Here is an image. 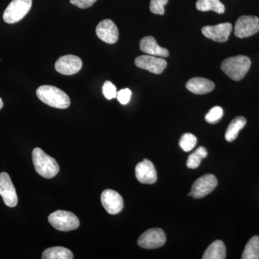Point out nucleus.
<instances>
[{
	"label": "nucleus",
	"mask_w": 259,
	"mask_h": 259,
	"mask_svg": "<svg viewBox=\"0 0 259 259\" xmlns=\"http://www.w3.org/2000/svg\"><path fill=\"white\" fill-rule=\"evenodd\" d=\"M32 158L35 171L44 178H53L58 175L60 170L57 161L44 152L41 148H34Z\"/></svg>",
	"instance_id": "obj_1"
},
{
	"label": "nucleus",
	"mask_w": 259,
	"mask_h": 259,
	"mask_svg": "<svg viewBox=\"0 0 259 259\" xmlns=\"http://www.w3.org/2000/svg\"><path fill=\"white\" fill-rule=\"evenodd\" d=\"M37 97L49 106L66 109L70 106L69 96L60 89L49 85H42L36 90Z\"/></svg>",
	"instance_id": "obj_2"
},
{
	"label": "nucleus",
	"mask_w": 259,
	"mask_h": 259,
	"mask_svg": "<svg viewBox=\"0 0 259 259\" xmlns=\"http://www.w3.org/2000/svg\"><path fill=\"white\" fill-rule=\"evenodd\" d=\"M251 65L249 58L236 56L225 59L221 64V69L231 79L240 81L248 73Z\"/></svg>",
	"instance_id": "obj_3"
},
{
	"label": "nucleus",
	"mask_w": 259,
	"mask_h": 259,
	"mask_svg": "<svg viewBox=\"0 0 259 259\" xmlns=\"http://www.w3.org/2000/svg\"><path fill=\"white\" fill-rule=\"evenodd\" d=\"M49 222L58 231L68 232L79 228V218L69 211L57 210L49 216Z\"/></svg>",
	"instance_id": "obj_4"
},
{
	"label": "nucleus",
	"mask_w": 259,
	"mask_h": 259,
	"mask_svg": "<svg viewBox=\"0 0 259 259\" xmlns=\"http://www.w3.org/2000/svg\"><path fill=\"white\" fill-rule=\"evenodd\" d=\"M32 3V0H13L5 10L3 20L8 24L18 23L31 9Z\"/></svg>",
	"instance_id": "obj_5"
},
{
	"label": "nucleus",
	"mask_w": 259,
	"mask_h": 259,
	"mask_svg": "<svg viewBox=\"0 0 259 259\" xmlns=\"http://www.w3.org/2000/svg\"><path fill=\"white\" fill-rule=\"evenodd\" d=\"M164 232L161 228H151L144 232L138 240V244L145 249H156L166 243Z\"/></svg>",
	"instance_id": "obj_6"
},
{
	"label": "nucleus",
	"mask_w": 259,
	"mask_h": 259,
	"mask_svg": "<svg viewBox=\"0 0 259 259\" xmlns=\"http://www.w3.org/2000/svg\"><path fill=\"white\" fill-rule=\"evenodd\" d=\"M218 180L213 175H205L194 182L191 196L195 199L203 198L217 187Z\"/></svg>",
	"instance_id": "obj_7"
},
{
	"label": "nucleus",
	"mask_w": 259,
	"mask_h": 259,
	"mask_svg": "<svg viewBox=\"0 0 259 259\" xmlns=\"http://www.w3.org/2000/svg\"><path fill=\"white\" fill-rule=\"evenodd\" d=\"M259 31V18L255 16L240 17L235 25V35L240 38L250 37Z\"/></svg>",
	"instance_id": "obj_8"
},
{
	"label": "nucleus",
	"mask_w": 259,
	"mask_h": 259,
	"mask_svg": "<svg viewBox=\"0 0 259 259\" xmlns=\"http://www.w3.org/2000/svg\"><path fill=\"white\" fill-rule=\"evenodd\" d=\"M0 195L8 207H14L18 204L16 190L9 175L6 172L0 174Z\"/></svg>",
	"instance_id": "obj_9"
},
{
	"label": "nucleus",
	"mask_w": 259,
	"mask_h": 259,
	"mask_svg": "<svg viewBox=\"0 0 259 259\" xmlns=\"http://www.w3.org/2000/svg\"><path fill=\"white\" fill-rule=\"evenodd\" d=\"M135 64L140 69L147 70L156 74H161L167 66L165 59L151 55L139 56L135 60Z\"/></svg>",
	"instance_id": "obj_10"
},
{
	"label": "nucleus",
	"mask_w": 259,
	"mask_h": 259,
	"mask_svg": "<svg viewBox=\"0 0 259 259\" xmlns=\"http://www.w3.org/2000/svg\"><path fill=\"white\" fill-rule=\"evenodd\" d=\"M82 67V61L78 56L66 55L61 56L55 64L57 72L63 75H73L79 72Z\"/></svg>",
	"instance_id": "obj_11"
},
{
	"label": "nucleus",
	"mask_w": 259,
	"mask_h": 259,
	"mask_svg": "<svg viewBox=\"0 0 259 259\" xmlns=\"http://www.w3.org/2000/svg\"><path fill=\"white\" fill-rule=\"evenodd\" d=\"M232 30V24L225 23L204 26L202 29V32L207 38L211 39L214 41L223 42L228 40Z\"/></svg>",
	"instance_id": "obj_12"
},
{
	"label": "nucleus",
	"mask_w": 259,
	"mask_h": 259,
	"mask_svg": "<svg viewBox=\"0 0 259 259\" xmlns=\"http://www.w3.org/2000/svg\"><path fill=\"white\" fill-rule=\"evenodd\" d=\"M101 202L104 208L110 214H118L123 209V199L114 190L104 191L101 195Z\"/></svg>",
	"instance_id": "obj_13"
},
{
	"label": "nucleus",
	"mask_w": 259,
	"mask_h": 259,
	"mask_svg": "<svg viewBox=\"0 0 259 259\" xmlns=\"http://www.w3.org/2000/svg\"><path fill=\"white\" fill-rule=\"evenodd\" d=\"M96 34L100 40L107 44H114L118 40V29L115 23L109 19L102 20L97 25Z\"/></svg>",
	"instance_id": "obj_14"
},
{
	"label": "nucleus",
	"mask_w": 259,
	"mask_h": 259,
	"mask_svg": "<svg viewBox=\"0 0 259 259\" xmlns=\"http://www.w3.org/2000/svg\"><path fill=\"white\" fill-rule=\"evenodd\" d=\"M136 177L142 184L152 185L157 181V173L152 162L148 159L138 163L136 167Z\"/></svg>",
	"instance_id": "obj_15"
},
{
	"label": "nucleus",
	"mask_w": 259,
	"mask_h": 259,
	"mask_svg": "<svg viewBox=\"0 0 259 259\" xmlns=\"http://www.w3.org/2000/svg\"><path fill=\"white\" fill-rule=\"evenodd\" d=\"M140 49L141 51L148 55L159 56L166 58L169 56V52L165 48L160 47L152 36H146L140 41Z\"/></svg>",
	"instance_id": "obj_16"
},
{
	"label": "nucleus",
	"mask_w": 259,
	"mask_h": 259,
	"mask_svg": "<svg viewBox=\"0 0 259 259\" xmlns=\"http://www.w3.org/2000/svg\"><path fill=\"white\" fill-rule=\"evenodd\" d=\"M186 88L196 95H204L211 93L214 89V83L205 78L195 77L187 81Z\"/></svg>",
	"instance_id": "obj_17"
},
{
	"label": "nucleus",
	"mask_w": 259,
	"mask_h": 259,
	"mask_svg": "<svg viewBox=\"0 0 259 259\" xmlns=\"http://www.w3.org/2000/svg\"><path fill=\"white\" fill-rule=\"evenodd\" d=\"M226 258V245L222 241H215L209 245L204 252L203 259H225Z\"/></svg>",
	"instance_id": "obj_18"
},
{
	"label": "nucleus",
	"mask_w": 259,
	"mask_h": 259,
	"mask_svg": "<svg viewBox=\"0 0 259 259\" xmlns=\"http://www.w3.org/2000/svg\"><path fill=\"white\" fill-rule=\"evenodd\" d=\"M245 124H246V119L244 117L239 116V117H236V118L233 119L228 125L226 135H225L226 141L228 142H232L236 140L240 131L244 127Z\"/></svg>",
	"instance_id": "obj_19"
},
{
	"label": "nucleus",
	"mask_w": 259,
	"mask_h": 259,
	"mask_svg": "<svg viewBox=\"0 0 259 259\" xmlns=\"http://www.w3.org/2000/svg\"><path fill=\"white\" fill-rule=\"evenodd\" d=\"M44 259H73L72 252L64 247L56 246L44 250L42 254Z\"/></svg>",
	"instance_id": "obj_20"
},
{
	"label": "nucleus",
	"mask_w": 259,
	"mask_h": 259,
	"mask_svg": "<svg viewBox=\"0 0 259 259\" xmlns=\"http://www.w3.org/2000/svg\"><path fill=\"white\" fill-rule=\"evenodd\" d=\"M196 8L199 11H214L218 14H223L226 11L224 5L220 0H197Z\"/></svg>",
	"instance_id": "obj_21"
},
{
	"label": "nucleus",
	"mask_w": 259,
	"mask_h": 259,
	"mask_svg": "<svg viewBox=\"0 0 259 259\" xmlns=\"http://www.w3.org/2000/svg\"><path fill=\"white\" fill-rule=\"evenodd\" d=\"M242 259L259 258V237L253 236L248 241L243 250Z\"/></svg>",
	"instance_id": "obj_22"
},
{
	"label": "nucleus",
	"mask_w": 259,
	"mask_h": 259,
	"mask_svg": "<svg viewBox=\"0 0 259 259\" xmlns=\"http://www.w3.org/2000/svg\"><path fill=\"white\" fill-rule=\"evenodd\" d=\"M207 151L204 147H199L189 156L187 161V166L190 169L198 168L201 161L207 156Z\"/></svg>",
	"instance_id": "obj_23"
},
{
	"label": "nucleus",
	"mask_w": 259,
	"mask_h": 259,
	"mask_svg": "<svg viewBox=\"0 0 259 259\" xmlns=\"http://www.w3.org/2000/svg\"><path fill=\"white\" fill-rule=\"evenodd\" d=\"M197 144V139L195 136L192 134H185L181 138L180 146L185 152L192 151Z\"/></svg>",
	"instance_id": "obj_24"
},
{
	"label": "nucleus",
	"mask_w": 259,
	"mask_h": 259,
	"mask_svg": "<svg viewBox=\"0 0 259 259\" xmlns=\"http://www.w3.org/2000/svg\"><path fill=\"white\" fill-rule=\"evenodd\" d=\"M223 116V110L221 107L216 106L209 110L205 116V120L210 124H215L221 120Z\"/></svg>",
	"instance_id": "obj_25"
},
{
	"label": "nucleus",
	"mask_w": 259,
	"mask_h": 259,
	"mask_svg": "<svg viewBox=\"0 0 259 259\" xmlns=\"http://www.w3.org/2000/svg\"><path fill=\"white\" fill-rule=\"evenodd\" d=\"M168 0H151L150 3V10L153 14L163 15L165 13L164 6Z\"/></svg>",
	"instance_id": "obj_26"
},
{
	"label": "nucleus",
	"mask_w": 259,
	"mask_h": 259,
	"mask_svg": "<svg viewBox=\"0 0 259 259\" xmlns=\"http://www.w3.org/2000/svg\"><path fill=\"white\" fill-rule=\"evenodd\" d=\"M102 93L107 100H112L117 97V89L111 81H107L102 87Z\"/></svg>",
	"instance_id": "obj_27"
},
{
	"label": "nucleus",
	"mask_w": 259,
	"mask_h": 259,
	"mask_svg": "<svg viewBox=\"0 0 259 259\" xmlns=\"http://www.w3.org/2000/svg\"><path fill=\"white\" fill-rule=\"evenodd\" d=\"M131 95H132V93L129 89H123V90H121L120 92L117 93V99L120 104L125 105L131 100Z\"/></svg>",
	"instance_id": "obj_28"
},
{
	"label": "nucleus",
	"mask_w": 259,
	"mask_h": 259,
	"mask_svg": "<svg viewBox=\"0 0 259 259\" xmlns=\"http://www.w3.org/2000/svg\"><path fill=\"white\" fill-rule=\"evenodd\" d=\"M97 1V0H70V3L81 9H87L93 6Z\"/></svg>",
	"instance_id": "obj_29"
},
{
	"label": "nucleus",
	"mask_w": 259,
	"mask_h": 259,
	"mask_svg": "<svg viewBox=\"0 0 259 259\" xmlns=\"http://www.w3.org/2000/svg\"><path fill=\"white\" fill-rule=\"evenodd\" d=\"M3 105H4V104H3V100H2V99L0 98V110L3 108Z\"/></svg>",
	"instance_id": "obj_30"
}]
</instances>
